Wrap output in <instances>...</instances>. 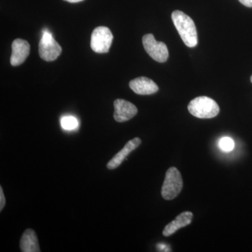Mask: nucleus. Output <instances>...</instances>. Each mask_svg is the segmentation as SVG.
I'll return each instance as SVG.
<instances>
[{"mask_svg": "<svg viewBox=\"0 0 252 252\" xmlns=\"http://www.w3.org/2000/svg\"><path fill=\"white\" fill-rule=\"evenodd\" d=\"M172 20L186 45L190 48L196 46L198 41V33L193 20L178 10L172 13Z\"/></svg>", "mask_w": 252, "mask_h": 252, "instance_id": "obj_1", "label": "nucleus"}, {"mask_svg": "<svg viewBox=\"0 0 252 252\" xmlns=\"http://www.w3.org/2000/svg\"><path fill=\"white\" fill-rule=\"evenodd\" d=\"M189 112L199 119H212L220 113L218 104L210 97L200 96L189 102Z\"/></svg>", "mask_w": 252, "mask_h": 252, "instance_id": "obj_2", "label": "nucleus"}, {"mask_svg": "<svg viewBox=\"0 0 252 252\" xmlns=\"http://www.w3.org/2000/svg\"><path fill=\"white\" fill-rule=\"evenodd\" d=\"M183 188L182 175L175 167H170L165 174V180L162 185L161 195L167 200L175 199Z\"/></svg>", "mask_w": 252, "mask_h": 252, "instance_id": "obj_3", "label": "nucleus"}, {"mask_svg": "<svg viewBox=\"0 0 252 252\" xmlns=\"http://www.w3.org/2000/svg\"><path fill=\"white\" fill-rule=\"evenodd\" d=\"M61 52L62 48L55 40L52 34L48 30H44L39 44V54L41 59L51 62L57 59Z\"/></svg>", "mask_w": 252, "mask_h": 252, "instance_id": "obj_4", "label": "nucleus"}, {"mask_svg": "<svg viewBox=\"0 0 252 252\" xmlns=\"http://www.w3.org/2000/svg\"><path fill=\"white\" fill-rule=\"evenodd\" d=\"M113 38L112 32L108 28L104 26L96 28L91 34V49L97 54L107 53L112 45Z\"/></svg>", "mask_w": 252, "mask_h": 252, "instance_id": "obj_5", "label": "nucleus"}, {"mask_svg": "<svg viewBox=\"0 0 252 252\" xmlns=\"http://www.w3.org/2000/svg\"><path fill=\"white\" fill-rule=\"evenodd\" d=\"M142 44L146 52L154 61L158 63L166 62L169 53L165 43L156 40L153 34H147L142 38Z\"/></svg>", "mask_w": 252, "mask_h": 252, "instance_id": "obj_6", "label": "nucleus"}, {"mask_svg": "<svg viewBox=\"0 0 252 252\" xmlns=\"http://www.w3.org/2000/svg\"><path fill=\"white\" fill-rule=\"evenodd\" d=\"M114 118L116 122L123 123L132 119L138 112L135 105L125 99H117L114 101Z\"/></svg>", "mask_w": 252, "mask_h": 252, "instance_id": "obj_7", "label": "nucleus"}, {"mask_svg": "<svg viewBox=\"0 0 252 252\" xmlns=\"http://www.w3.org/2000/svg\"><path fill=\"white\" fill-rule=\"evenodd\" d=\"M31 52V46L24 39H15L12 43V54L10 63L12 66L21 65L27 59Z\"/></svg>", "mask_w": 252, "mask_h": 252, "instance_id": "obj_8", "label": "nucleus"}, {"mask_svg": "<svg viewBox=\"0 0 252 252\" xmlns=\"http://www.w3.org/2000/svg\"><path fill=\"white\" fill-rule=\"evenodd\" d=\"M142 143V140L139 137H135L132 139L124 146V148L112 158V160L107 163V167L109 170H114L120 166L121 164L126 158V157L132 152L137 149Z\"/></svg>", "mask_w": 252, "mask_h": 252, "instance_id": "obj_9", "label": "nucleus"}, {"mask_svg": "<svg viewBox=\"0 0 252 252\" xmlns=\"http://www.w3.org/2000/svg\"><path fill=\"white\" fill-rule=\"evenodd\" d=\"M130 88L138 94H152L158 91L157 84L147 77H138L130 81Z\"/></svg>", "mask_w": 252, "mask_h": 252, "instance_id": "obj_10", "label": "nucleus"}, {"mask_svg": "<svg viewBox=\"0 0 252 252\" xmlns=\"http://www.w3.org/2000/svg\"><path fill=\"white\" fill-rule=\"evenodd\" d=\"M193 217V215L192 212L189 211L182 212L165 227L162 231V235L165 237L173 235L180 228L190 224L191 223Z\"/></svg>", "mask_w": 252, "mask_h": 252, "instance_id": "obj_11", "label": "nucleus"}, {"mask_svg": "<svg viewBox=\"0 0 252 252\" xmlns=\"http://www.w3.org/2000/svg\"><path fill=\"white\" fill-rule=\"evenodd\" d=\"M20 248L23 252H39L37 236L34 230L31 228L25 230L20 241Z\"/></svg>", "mask_w": 252, "mask_h": 252, "instance_id": "obj_12", "label": "nucleus"}, {"mask_svg": "<svg viewBox=\"0 0 252 252\" xmlns=\"http://www.w3.org/2000/svg\"><path fill=\"white\" fill-rule=\"evenodd\" d=\"M61 126L63 128L66 130H72L77 128L78 127V121L75 117L72 116H67L63 117L61 121Z\"/></svg>", "mask_w": 252, "mask_h": 252, "instance_id": "obj_13", "label": "nucleus"}, {"mask_svg": "<svg viewBox=\"0 0 252 252\" xmlns=\"http://www.w3.org/2000/svg\"><path fill=\"white\" fill-rule=\"evenodd\" d=\"M219 146L223 152H231L235 147L234 140L228 137H222L219 142Z\"/></svg>", "mask_w": 252, "mask_h": 252, "instance_id": "obj_14", "label": "nucleus"}, {"mask_svg": "<svg viewBox=\"0 0 252 252\" xmlns=\"http://www.w3.org/2000/svg\"><path fill=\"white\" fill-rule=\"evenodd\" d=\"M5 204H6V200H5L3 189L2 187H0V211H2L5 206Z\"/></svg>", "mask_w": 252, "mask_h": 252, "instance_id": "obj_15", "label": "nucleus"}, {"mask_svg": "<svg viewBox=\"0 0 252 252\" xmlns=\"http://www.w3.org/2000/svg\"><path fill=\"white\" fill-rule=\"evenodd\" d=\"M239 1L248 7H252V0H239Z\"/></svg>", "mask_w": 252, "mask_h": 252, "instance_id": "obj_16", "label": "nucleus"}, {"mask_svg": "<svg viewBox=\"0 0 252 252\" xmlns=\"http://www.w3.org/2000/svg\"><path fill=\"white\" fill-rule=\"evenodd\" d=\"M64 1H68V2L70 3H77L84 1V0H64Z\"/></svg>", "mask_w": 252, "mask_h": 252, "instance_id": "obj_17", "label": "nucleus"}, {"mask_svg": "<svg viewBox=\"0 0 252 252\" xmlns=\"http://www.w3.org/2000/svg\"><path fill=\"white\" fill-rule=\"evenodd\" d=\"M251 82L252 83V76L251 77Z\"/></svg>", "mask_w": 252, "mask_h": 252, "instance_id": "obj_18", "label": "nucleus"}]
</instances>
